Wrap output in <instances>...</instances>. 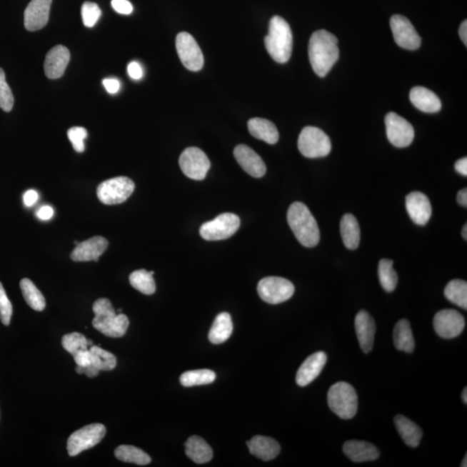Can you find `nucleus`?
Wrapping results in <instances>:
<instances>
[{
	"label": "nucleus",
	"instance_id": "nucleus-1",
	"mask_svg": "<svg viewBox=\"0 0 467 467\" xmlns=\"http://www.w3.org/2000/svg\"><path fill=\"white\" fill-rule=\"evenodd\" d=\"M308 55L314 72L325 77L338 60V39L326 30L315 31L309 41Z\"/></svg>",
	"mask_w": 467,
	"mask_h": 467
},
{
	"label": "nucleus",
	"instance_id": "nucleus-2",
	"mask_svg": "<svg viewBox=\"0 0 467 467\" xmlns=\"http://www.w3.org/2000/svg\"><path fill=\"white\" fill-rule=\"evenodd\" d=\"M288 223L295 237L306 248H313L321 240L316 220L306 204L295 202L288 211Z\"/></svg>",
	"mask_w": 467,
	"mask_h": 467
},
{
	"label": "nucleus",
	"instance_id": "nucleus-3",
	"mask_svg": "<svg viewBox=\"0 0 467 467\" xmlns=\"http://www.w3.org/2000/svg\"><path fill=\"white\" fill-rule=\"evenodd\" d=\"M95 318L92 325L101 333L109 338H121L129 326V319L125 314H116L108 298H101L93 305Z\"/></svg>",
	"mask_w": 467,
	"mask_h": 467
},
{
	"label": "nucleus",
	"instance_id": "nucleus-4",
	"mask_svg": "<svg viewBox=\"0 0 467 467\" xmlns=\"http://www.w3.org/2000/svg\"><path fill=\"white\" fill-rule=\"evenodd\" d=\"M268 54L278 64H286L292 55L293 34L284 19L274 16L270 20L268 35L265 38Z\"/></svg>",
	"mask_w": 467,
	"mask_h": 467
},
{
	"label": "nucleus",
	"instance_id": "nucleus-5",
	"mask_svg": "<svg viewBox=\"0 0 467 467\" xmlns=\"http://www.w3.org/2000/svg\"><path fill=\"white\" fill-rule=\"evenodd\" d=\"M327 401L331 411L342 419H351L358 412V394L350 383L338 382L333 384L329 389Z\"/></svg>",
	"mask_w": 467,
	"mask_h": 467
},
{
	"label": "nucleus",
	"instance_id": "nucleus-6",
	"mask_svg": "<svg viewBox=\"0 0 467 467\" xmlns=\"http://www.w3.org/2000/svg\"><path fill=\"white\" fill-rule=\"evenodd\" d=\"M298 149L306 158H323L331 153V142L328 135L321 129L306 126L298 137Z\"/></svg>",
	"mask_w": 467,
	"mask_h": 467
},
{
	"label": "nucleus",
	"instance_id": "nucleus-7",
	"mask_svg": "<svg viewBox=\"0 0 467 467\" xmlns=\"http://www.w3.org/2000/svg\"><path fill=\"white\" fill-rule=\"evenodd\" d=\"M135 189L132 179L126 177L113 178L102 182L97 187L98 199L106 206L124 203Z\"/></svg>",
	"mask_w": 467,
	"mask_h": 467
},
{
	"label": "nucleus",
	"instance_id": "nucleus-8",
	"mask_svg": "<svg viewBox=\"0 0 467 467\" xmlns=\"http://www.w3.org/2000/svg\"><path fill=\"white\" fill-rule=\"evenodd\" d=\"M294 290L292 282L276 276L263 278L257 286L258 294L261 300L272 305L288 301L292 298Z\"/></svg>",
	"mask_w": 467,
	"mask_h": 467
},
{
	"label": "nucleus",
	"instance_id": "nucleus-9",
	"mask_svg": "<svg viewBox=\"0 0 467 467\" xmlns=\"http://www.w3.org/2000/svg\"><path fill=\"white\" fill-rule=\"evenodd\" d=\"M106 430L104 425L93 423L74 432L69 436L67 443L69 456L74 457L94 448L104 439Z\"/></svg>",
	"mask_w": 467,
	"mask_h": 467
},
{
	"label": "nucleus",
	"instance_id": "nucleus-10",
	"mask_svg": "<svg viewBox=\"0 0 467 467\" xmlns=\"http://www.w3.org/2000/svg\"><path fill=\"white\" fill-rule=\"evenodd\" d=\"M241 220L233 213H224L215 219L204 224L200 228V235L206 241H221L229 238L238 231Z\"/></svg>",
	"mask_w": 467,
	"mask_h": 467
},
{
	"label": "nucleus",
	"instance_id": "nucleus-11",
	"mask_svg": "<svg viewBox=\"0 0 467 467\" xmlns=\"http://www.w3.org/2000/svg\"><path fill=\"white\" fill-rule=\"evenodd\" d=\"M179 166L188 178L203 180L210 170L211 161L202 150L198 147H189L180 156Z\"/></svg>",
	"mask_w": 467,
	"mask_h": 467
},
{
	"label": "nucleus",
	"instance_id": "nucleus-12",
	"mask_svg": "<svg viewBox=\"0 0 467 467\" xmlns=\"http://www.w3.org/2000/svg\"><path fill=\"white\" fill-rule=\"evenodd\" d=\"M176 48L184 67L191 71L202 69L204 55L194 36L188 32H180L176 39Z\"/></svg>",
	"mask_w": 467,
	"mask_h": 467
},
{
	"label": "nucleus",
	"instance_id": "nucleus-13",
	"mask_svg": "<svg viewBox=\"0 0 467 467\" xmlns=\"http://www.w3.org/2000/svg\"><path fill=\"white\" fill-rule=\"evenodd\" d=\"M387 137L393 146L404 149L411 146L415 138L413 126L396 113H388L385 117Z\"/></svg>",
	"mask_w": 467,
	"mask_h": 467
},
{
	"label": "nucleus",
	"instance_id": "nucleus-14",
	"mask_svg": "<svg viewBox=\"0 0 467 467\" xmlns=\"http://www.w3.org/2000/svg\"><path fill=\"white\" fill-rule=\"evenodd\" d=\"M463 315L456 310H441L433 318V328L440 337L451 339L460 336L465 328Z\"/></svg>",
	"mask_w": 467,
	"mask_h": 467
},
{
	"label": "nucleus",
	"instance_id": "nucleus-15",
	"mask_svg": "<svg viewBox=\"0 0 467 467\" xmlns=\"http://www.w3.org/2000/svg\"><path fill=\"white\" fill-rule=\"evenodd\" d=\"M391 27L396 43L408 51H416L421 46V39L411 21L404 16L394 15L391 19Z\"/></svg>",
	"mask_w": 467,
	"mask_h": 467
},
{
	"label": "nucleus",
	"instance_id": "nucleus-16",
	"mask_svg": "<svg viewBox=\"0 0 467 467\" xmlns=\"http://www.w3.org/2000/svg\"><path fill=\"white\" fill-rule=\"evenodd\" d=\"M52 0H31L24 11V26L29 31L41 30L50 17Z\"/></svg>",
	"mask_w": 467,
	"mask_h": 467
},
{
	"label": "nucleus",
	"instance_id": "nucleus-17",
	"mask_svg": "<svg viewBox=\"0 0 467 467\" xmlns=\"http://www.w3.org/2000/svg\"><path fill=\"white\" fill-rule=\"evenodd\" d=\"M234 155L240 166L253 178H261L267 171L265 163L255 151L246 145H238L234 150Z\"/></svg>",
	"mask_w": 467,
	"mask_h": 467
},
{
	"label": "nucleus",
	"instance_id": "nucleus-18",
	"mask_svg": "<svg viewBox=\"0 0 467 467\" xmlns=\"http://www.w3.org/2000/svg\"><path fill=\"white\" fill-rule=\"evenodd\" d=\"M109 241L102 236H94L92 238L81 241L71 253V260L76 262L99 261L106 248Z\"/></svg>",
	"mask_w": 467,
	"mask_h": 467
},
{
	"label": "nucleus",
	"instance_id": "nucleus-19",
	"mask_svg": "<svg viewBox=\"0 0 467 467\" xmlns=\"http://www.w3.org/2000/svg\"><path fill=\"white\" fill-rule=\"evenodd\" d=\"M71 59V53L64 45H56L48 52L44 61V72L49 79L63 76Z\"/></svg>",
	"mask_w": 467,
	"mask_h": 467
},
{
	"label": "nucleus",
	"instance_id": "nucleus-20",
	"mask_svg": "<svg viewBox=\"0 0 467 467\" xmlns=\"http://www.w3.org/2000/svg\"><path fill=\"white\" fill-rule=\"evenodd\" d=\"M406 208L413 223L421 226L428 223L432 215V207L427 196L419 191L411 192L406 198Z\"/></svg>",
	"mask_w": 467,
	"mask_h": 467
},
{
	"label": "nucleus",
	"instance_id": "nucleus-21",
	"mask_svg": "<svg viewBox=\"0 0 467 467\" xmlns=\"http://www.w3.org/2000/svg\"><path fill=\"white\" fill-rule=\"evenodd\" d=\"M355 329L360 347L364 353H370L375 341L376 323L366 311H360L355 318Z\"/></svg>",
	"mask_w": 467,
	"mask_h": 467
},
{
	"label": "nucleus",
	"instance_id": "nucleus-22",
	"mask_svg": "<svg viewBox=\"0 0 467 467\" xmlns=\"http://www.w3.org/2000/svg\"><path fill=\"white\" fill-rule=\"evenodd\" d=\"M327 362L325 352H315L307 358L298 368L296 383L298 386L305 387L316 379Z\"/></svg>",
	"mask_w": 467,
	"mask_h": 467
},
{
	"label": "nucleus",
	"instance_id": "nucleus-23",
	"mask_svg": "<svg viewBox=\"0 0 467 467\" xmlns=\"http://www.w3.org/2000/svg\"><path fill=\"white\" fill-rule=\"evenodd\" d=\"M343 451L351 461L356 463L375 461L380 456L379 450L367 441H347L343 444Z\"/></svg>",
	"mask_w": 467,
	"mask_h": 467
},
{
	"label": "nucleus",
	"instance_id": "nucleus-24",
	"mask_svg": "<svg viewBox=\"0 0 467 467\" xmlns=\"http://www.w3.org/2000/svg\"><path fill=\"white\" fill-rule=\"evenodd\" d=\"M247 446L253 456L264 461L273 460L281 452V446L270 437L256 436L247 442Z\"/></svg>",
	"mask_w": 467,
	"mask_h": 467
},
{
	"label": "nucleus",
	"instance_id": "nucleus-25",
	"mask_svg": "<svg viewBox=\"0 0 467 467\" xmlns=\"http://www.w3.org/2000/svg\"><path fill=\"white\" fill-rule=\"evenodd\" d=\"M412 104L417 109L424 113L433 114L439 112L441 109V101L431 90L424 87H415L411 89L409 95Z\"/></svg>",
	"mask_w": 467,
	"mask_h": 467
},
{
	"label": "nucleus",
	"instance_id": "nucleus-26",
	"mask_svg": "<svg viewBox=\"0 0 467 467\" xmlns=\"http://www.w3.org/2000/svg\"><path fill=\"white\" fill-rule=\"evenodd\" d=\"M249 133L253 137L274 145L278 141V132L273 122L263 118H253L248 122Z\"/></svg>",
	"mask_w": 467,
	"mask_h": 467
},
{
	"label": "nucleus",
	"instance_id": "nucleus-27",
	"mask_svg": "<svg viewBox=\"0 0 467 467\" xmlns=\"http://www.w3.org/2000/svg\"><path fill=\"white\" fill-rule=\"evenodd\" d=\"M340 232H341L343 244L347 248L354 251L358 248L360 239H361V231H360L358 220L353 215L348 213L342 217L341 223H340Z\"/></svg>",
	"mask_w": 467,
	"mask_h": 467
},
{
	"label": "nucleus",
	"instance_id": "nucleus-28",
	"mask_svg": "<svg viewBox=\"0 0 467 467\" xmlns=\"http://www.w3.org/2000/svg\"><path fill=\"white\" fill-rule=\"evenodd\" d=\"M186 453L196 464H204L211 461L213 451L206 441L199 436H191L186 442Z\"/></svg>",
	"mask_w": 467,
	"mask_h": 467
},
{
	"label": "nucleus",
	"instance_id": "nucleus-29",
	"mask_svg": "<svg viewBox=\"0 0 467 467\" xmlns=\"http://www.w3.org/2000/svg\"><path fill=\"white\" fill-rule=\"evenodd\" d=\"M395 424L406 445L411 448H416L419 446L421 438H423V430L419 426L401 415L396 416Z\"/></svg>",
	"mask_w": 467,
	"mask_h": 467
},
{
	"label": "nucleus",
	"instance_id": "nucleus-30",
	"mask_svg": "<svg viewBox=\"0 0 467 467\" xmlns=\"http://www.w3.org/2000/svg\"><path fill=\"white\" fill-rule=\"evenodd\" d=\"M233 333V323L231 315L222 313L217 315L209 333V339L214 345H220L231 337Z\"/></svg>",
	"mask_w": 467,
	"mask_h": 467
},
{
	"label": "nucleus",
	"instance_id": "nucleus-31",
	"mask_svg": "<svg viewBox=\"0 0 467 467\" xmlns=\"http://www.w3.org/2000/svg\"><path fill=\"white\" fill-rule=\"evenodd\" d=\"M393 338L397 350L407 353H412L415 350V338H413L411 323L407 319H401L396 323Z\"/></svg>",
	"mask_w": 467,
	"mask_h": 467
},
{
	"label": "nucleus",
	"instance_id": "nucleus-32",
	"mask_svg": "<svg viewBox=\"0 0 467 467\" xmlns=\"http://www.w3.org/2000/svg\"><path fill=\"white\" fill-rule=\"evenodd\" d=\"M114 454L119 461L123 462L133 463L138 466H146L150 464L151 457L144 451L134 446L122 445L118 446L114 451Z\"/></svg>",
	"mask_w": 467,
	"mask_h": 467
},
{
	"label": "nucleus",
	"instance_id": "nucleus-33",
	"mask_svg": "<svg viewBox=\"0 0 467 467\" xmlns=\"http://www.w3.org/2000/svg\"><path fill=\"white\" fill-rule=\"evenodd\" d=\"M20 288H21L23 296L29 306L32 309L38 311H42L46 306V301L42 293L40 292L34 282L29 278H23L20 281Z\"/></svg>",
	"mask_w": 467,
	"mask_h": 467
},
{
	"label": "nucleus",
	"instance_id": "nucleus-34",
	"mask_svg": "<svg viewBox=\"0 0 467 467\" xmlns=\"http://www.w3.org/2000/svg\"><path fill=\"white\" fill-rule=\"evenodd\" d=\"M445 296L453 304L467 309V283L462 280L451 281L444 291Z\"/></svg>",
	"mask_w": 467,
	"mask_h": 467
},
{
	"label": "nucleus",
	"instance_id": "nucleus-35",
	"mask_svg": "<svg viewBox=\"0 0 467 467\" xmlns=\"http://www.w3.org/2000/svg\"><path fill=\"white\" fill-rule=\"evenodd\" d=\"M89 351L90 353H91L92 366L97 368L100 371H110L116 367V356L112 354L111 352L94 345L90 347Z\"/></svg>",
	"mask_w": 467,
	"mask_h": 467
},
{
	"label": "nucleus",
	"instance_id": "nucleus-36",
	"mask_svg": "<svg viewBox=\"0 0 467 467\" xmlns=\"http://www.w3.org/2000/svg\"><path fill=\"white\" fill-rule=\"evenodd\" d=\"M394 262L388 259H382L379 261L378 276L381 286L386 292H393L396 288L398 282V276L394 268Z\"/></svg>",
	"mask_w": 467,
	"mask_h": 467
},
{
	"label": "nucleus",
	"instance_id": "nucleus-37",
	"mask_svg": "<svg viewBox=\"0 0 467 467\" xmlns=\"http://www.w3.org/2000/svg\"><path fill=\"white\" fill-rule=\"evenodd\" d=\"M130 284L139 292L151 295L156 291V284L153 274L146 269H139L133 272L129 276Z\"/></svg>",
	"mask_w": 467,
	"mask_h": 467
},
{
	"label": "nucleus",
	"instance_id": "nucleus-38",
	"mask_svg": "<svg viewBox=\"0 0 467 467\" xmlns=\"http://www.w3.org/2000/svg\"><path fill=\"white\" fill-rule=\"evenodd\" d=\"M216 380V373L210 370H196L183 373L180 383L184 387H194L198 385L210 384Z\"/></svg>",
	"mask_w": 467,
	"mask_h": 467
},
{
	"label": "nucleus",
	"instance_id": "nucleus-39",
	"mask_svg": "<svg viewBox=\"0 0 467 467\" xmlns=\"http://www.w3.org/2000/svg\"><path fill=\"white\" fill-rule=\"evenodd\" d=\"M61 346L73 356L77 351L88 350L89 346H93V342L91 340L87 339L83 334L72 333L64 336L61 338Z\"/></svg>",
	"mask_w": 467,
	"mask_h": 467
},
{
	"label": "nucleus",
	"instance_id": "nucleus-40",
	"mask_svg": "<svg viewBox=\"0 0 467 467\" xmlns=\"http://www.w3.org/2000/svg\"><path fill=\"white\" fill-rule=\"evenodd\" d=\"M14 97L9 85L6 81V74L0 68V109L5 112L11 111L14 108Z\"/></svg>",
	"mask_w": 467,
	"mask_h": 467
},
{
	"label": "nucleus",
	"instance_id": "nucleus-41",
	"mask_svg": "<svg viewBox=\"0 0 467 467\" xmlns=\"http://www.w3.org/2000/svg\"><path fill=\"white\" fill-rule=\"evenodd\" d=\"M101 11L97 4L85 2L81 6V18L86 27L91 28L96 26L100 19Z\"/></svg>",
	"mask_w": 467,
	"mask_h": 467
},
{
	"label": "nucleus",
	"instance_id": "nucleus-42",
	"mask_svg": "<svg viewBox=\"0 0 467 467\" xmlns=\"http://www.w3.org/2000/svg\"><path fill=\"white\" fill-rule=\"evenodd\" d=\"M87 137V130L81 126H73L68 131V138L77 153H84L85 150L84 141Z\"/></svg>",
	"mask_w": 467,
	"mask_h": 467
},
{
	"label": "nucleus",
	"instance_id": "nucleus-43",
	"mask_svg": "<svg viewBox=\"0 0 467 467\" xmlns=\"http://www.w3.org/2000/svg\"><path fill=\"white\" fill-rule=\"evenodd\" d=\"M12 316V305L7 297L5 288L0 282V319L5 326H9Z\"/></svg>",
	"mask_w": 467,
	"mask_h": 467
},
{
	"label": "nucleus",
	"instance_id": "nucleus-44",
	"mask_svg": "<svg viewBox=\"0 0 467 467\" xmlns=\"http://www.w3.org/2000/svg\"><path fill=\"white\" fill-rule=\"evenodd\" d=\"M111 5L114 11L122 15H129L134 11L133 5L129 0H112Z\"/></svg>",
	"mask_w": 467,
	"mask_h": 467
},
{
	"label": "nucleus",
	"instance_id": "nucleus-45",
	"mask_svg": "<svg viewBox=\"0 0 467 467\" xmlns=\"http://www.w3.org/2000/svg\"><path fill=\"white\" fill-rule=\"evenodd\" d=\"M73 356L77 366L85 368L91 364V353L89 349L77 351Z\"/></svg>",
	"mask_w": 467,
	"mask_h": 467
},
{
	"label": "nucleus",
	"instance_id": "nucleus-46",
	"mask_svg": "<svg viewBox=\"0 0 467 467\" xmlns=\"http://www.w3.org/2000/svg\"><path fill=\"white\" fill-rule=\"evenodd\" d=\"M102 84H104L106 91L111 94V95L118 93L119 90L121 89L120 81L116 79V78H106V79L102 81Z\"/></svg>",
	"mask_w": 467,
	"mask_h": 467
},
{
	"label": "nucleus",
	"instance_id": "nucleus-47",
	"mask_svg": "<svg viewBox=\"0 0 467 467\" xmlns=\"http://www.w3.org/2000/svg\"><path fill=\"white\" fill-rule=\"evenodd\" d=\"M128 73L134 80H139L143 77V69L138 61H131L128 66Z\"/></svg>",
	"mask_w": 467,
	"mask_h": 467
},
{
	"label": "nucleus",
	"instance_id": "nucleus-48",
	"mask_svg": "<svg viewBox=\"0 0 467 467\" xmlns=\"http://www.w3.org/2000/svg\"><path fill=\"white\" fill-rule=\"evenodd\" d=\"M53 216H54V210L49 206L41 207L38 212H36V216L42 221L50 220Z\"/></svg>",
	"mask_w": 467,
	"mask_h": 467
},
{
	"label": "nucleus",
	"instance_id": "nucleus-49",
	"mask_svg": "<svg viewBox=\"0 0 467 467\" xmlns=\"http://www.w3.org/2000/svg\"><path fill=\"white\" fill-rule=\"evenodd\" d=\"M38 199V192L34 190L27 191L26 194H24V204H26V206L27 207L34 206Z\"/></svg>",
	"mask_w": 467,
	"mask_h": 467
},
{
	"label": "nucleus",
	"instance_id": "nucleus-50",
	"mask_svg": "<svg viewBox=\"0 0 467 467\" xmlns=\"http://www.w3.org/2000/svg\"><path fill=\"white\" fill-rule=\"evenodd\" d=\"M456 170L462 176H467V159L462 158L456 163Z\"/></svg>",
	"mask_w": 467,
	"mask_h": 467
},
{
	"label": "nucleus",
	"instance_id": "nucleus-51",
	"mask_svg": "<svg viewBox=\"0 0 467 467\" xmlns=\"http://www.w3.org/2000/svg\"><path fill=\"white\" fill-rule=\"evenodd\" d=\"M100 371L97 368L90 364V366L85 367L84 374L88 376V378H96L99 375Z\"/></svg>",
	"mask_w": 467,
	"mask_h": 467
},
{
	"label": "nucleus",
	"instance_id": "nucleus-52",
	"mask_svg": "<svg viewBox=\"0 0 467 467\" xmlns=\"http://www.w3.org/2000/svg\"><path fill=\"white\" fill-rule=\"evenodd\" d=\"M457 201L458 203L461 204V206L466 207L467 206V190L463 189L460 191H458V196H457Z\"/></svg>",
	"mask_w": 467,
	"mask_h": 467
},
{
	"label": "nucleus",
	"instance_id": "nucleus-53",
	"mask_svg": "<svg viewBox=\"0 0 467 467\" xmlns=\"http://www.w3.org/2000/svg\"><path fill=\"white\" fill-rule=\"evenodd\" d=\"M458 34H460L461 40L463 41V43L465 44L466 46L467 44V21L465 20V21H463L461 24V26L460 27V31H458Z\"/></svg>",
	"mask_w": 467,
	"mask_h": 467
},
{
	"label": "nucleus",
	"instance_id": "nucleus-54",
	"mask_svg": "<svg viewBox=\"0 0 467 467\" xmlns=\"http://www.w3.org/2000/svg\"><path fill=\"white\" fill-rule=\"evenodd\" d=\"M462 400L464 401V403H467V388H465L464 391L462 392Z\"/></svg>",
	"mask_w": 467,
	"mask_h": 467
},
{
	"label": "nucleus",
	"instance_id": "nucleus-55",
	"mask_svg": "<svg viewBox=\"0 0 467 467\" xmlns=\"http://www.w3.org/2000/svg\"><path fill=\"white\" fill-rule=\"evenodd\" d=\"M462 236H463V238H464L465 240L467 239V226H466V224L465 225L464 227H463Z\"/></svg>",
	"mask_w": 467,
	"mask_h": 467
},
{
	"label": "nucleus",
	"instance_id": "nucleus-56",
	"mask_svg": "<svg viewBox=\"0 0 467 467\" xmlns=\"http://www.w3.org/2000/svg\"><path fill=\"white\" fill-rule=\"evenodd\" d=\"M84 370H85L84 367L77 366L76 368V371L78 373V374L80 375L84 374Z\"/></svg>",
	"mask_w": 467,
	"mask_h": 467
},
{
	"label": "nucleus",
	"instance_id": "nucleus-57",
	"mask_svg": "<svg viewBox=\"0 0 467 467\" xmlns=\"http://www.w3.org/2000/svg\"><path fill=\"white\" fill-rule=\"evenodd\" d=\"M466 460H467V456H466L465 458H464V460H463V461H462L461 467H466L467 466Z\"/></svg>",
	"mask_w": 467,
	"mask_h": 467
},
{
	"label": "nucleus",
	"instance_id": "nucleus-58",
	"mask_svg": "<svg viewBox=\"0 0 467 467\" xmlns=\"http://www.w3.org/2000/svg\"><path fill=\"white\" fill-rule=\"evenodd\" d=\"M74 243H75V245H77V244H78V243H77L76 241H74Z\"/></svg>",
	"mask_w": 467,
	"mask_h": 467
}]
</instances>
